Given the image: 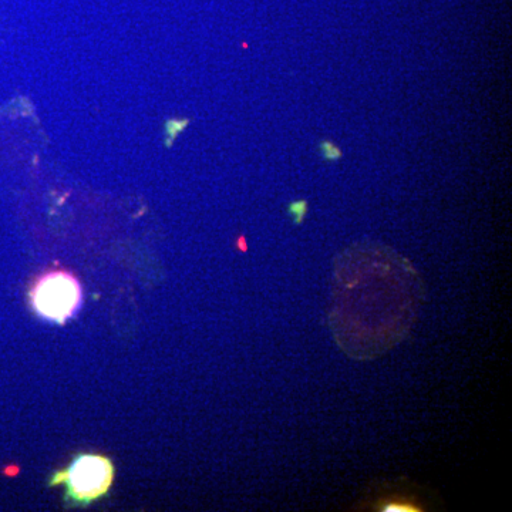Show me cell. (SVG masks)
<instances>
[{
    "mask_svg": "<svg viewBox=\"0 0 512 512\" xmlns=\"http://www.w3.org/2000/svg\"><path fill=\"white\" fill-rule=\"evenodd\" d=\"M340 258L335 268L330 329L340 349L357 360L383 355L406 338L416 320L423 286L406 259Z\"/></svg>",
    "mask_w": 512,
    "mask_h": 512,
    "instance_id": "cell-1",
    "label": "cell"
},
{
    "mask_svg": "<svg viewBox=\"0 0 512 512\" xmlns=\"http://www.w3.org/2000/svg\"><path fill=\"white\" fill-rule=\"evenodd\" d=\"M113 461L101 454L83 453L73 458L63 470L56 471L49 480L50 487L64 485V500L72 507H87L109 494L113 485Z\"/></svg>",
    "mask_w": 512,
    "mask_h": 512,
    "instance_id": "cell-2",
    "label": "cell"
},
{
    "mask_svg": "<svg viewBox=\"0 0 512 512\" xmlns=\"http://www.w3.org/2000/svg\"><path fill=\"white\" fill-rule=\"evenodd\" d=\"M33 311L45 320L64 323L82 305V285L66 271H52L40 276L30 291Z\"/></svg>",
    "mask_w": 512,
    "mask_h": 512,
    "instance_id": "cell-3",
    "label": "cell"
},
{
    "mask_svg": "<svg viewBox=\"0 0 512 512\" xmlns=\"http://www.w3.org/2000/svg\"><path fill=\"white\" fill-rule=\"evenodd\" d=\"M362 510L380 512H423L429 510L426 490L417 485L393 483L377 487L375 493L363 501Z\"/></svg>",
    "mask_w": 512,
    "mask_h": 512,
    "instance_id": "cell-4",
    "label": "cell"
},
{
    "mask_svg": "<svg viewBox=\"0 0 512 512\" xmlns=\"http://www.w3.org/2000/svg\"><path fill=\"white\" fill-rule=\"evenodd\" d=\"M288 212L296 225L303 224V221H305L306 218V214H308V201L299 200L291 202L288 207Z\"/></svg>",
    "mask_w": 512,
    "mask_h": 512,
    "instance_id": "cell-5",
    "label": "cell"
},
{
    "mask_svg": "<svg viewBox=\"0 0 512 512\" xmlns=\"http://www.w3.org/2000/svg\"><path fill=\"white\" fill-rule=\"evenodd\" d=\"M320 154L325 161H339L343 157L342 150L329 140H323L319 144Z\"/></svg>",
    "mask_w": 512,
    "mask_h": 512,
    "instance_id": "cell-6",
    "label": "cell"
}]
</instances>
